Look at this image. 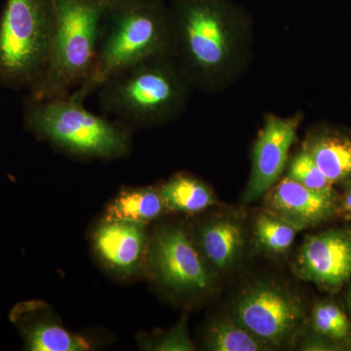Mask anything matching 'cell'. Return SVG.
Returning <instances> with one entry per match:
<instances>
[{"mask_svg": "<svg viewBox=\"0 0 351 351\" xmlns=\"http://www.w3.org/2000/svg\"><path fill=\"white\" fill-rule=\"evenodd\" d=\"M171 50L193 88L217 93L250 64L253 23L233 0H170Z\"/></svg>", "mask_w": 351, "mask_h": 351, "instance_id": "obj_1", "label": "cell"}, {"mask_svg": "<svg viewBox=\"0 0 351 351\" xmlns=\"http://www.w3.org/2000/svg\"><path fill=\"white\" fill-rule=\"evenodd\" d=\"M193 89L172 55L165 54L110 76L96 93L101 112L132 131L179 119Z\"/></svg>", "mask_w": 351, "mask_h": 351, "instance_id": "obj_2", "label": "cell"}, {"mask_svg": "<svg viewBox=\"0 0 351 351\" xmlns=\"http://www.w3.org/2000/svg\"><path fill=\"white\" fill-rule=\"evenodd\" d=\"M171 22L163 0H113L101 25L91 75L71 95L85 101L101 83L129 66L171 54Z\"/></svg>", "mask_w": 351, "mask_h": 351, "instance_id": "obj_3", "label": "cell"}, {"mask_svg": "<svg viewBox=\"0 0 351 351\" xmlns=\"http://www.w3.org/2000/svg\"><path fill=\"white\" fill-rule=\"evenodd\" d=\"M24 124L39 140L76 158L117 160L132 149L130 129L91 112L71 95L41 100L27 97Z\"/></svg>", "mask_w": 351, "mask_h": 351, "instance_id": "obj_4", "label": "cell"}, {"mask_svg": "<svg viewBox=\"0 0 351 351\" xmlns=\"http://www.w3.org/2000/svg\"><path fill=\"white\" fill-rule=\"evenodd\" d=\"M113 0H53L55 31L49 60L32 99L66 97L86 82L96 59L101 25Z\"/></svg>", "mask_w": 351, "mask_h": 351, "instance_id": "obj_5", "label": "cell"}, {"mask_svg": "<svg viewBox=\"0 0 351 351\" xmlns=\"http://www.w3.org/2000/svg\"><path fill=\"white\" fill-rule=\"evenodd\" d=\"M54 31L53 0H6L0 14V86L29 92L39 82Z\"/></svg>", "mask_w": 351, "mask_h": 351, "instance_id": "obj_6", "label": "cell"}, {"mask_svg": "<svg viewBox=\"0 0 351 351\" xmlns=\"http://www.w3.org/2000/svg\"><path fill=\"white\" fill-rule=\"evenodd\" d=\"M228 314L267 350H283L295 348L309 313L304 295L290 284L260 278L240 289Z\"/></svg>", "mask_w": 351, "mask_h": 351, "instance_id": "obj_7", "label": "cell"}, {"mask_svg": "<svg viewBox=\"0 0 351 351\" xmlns=\"http://www.w3.org/2000/svg\"><path fill=\"white\" fill-rule=\"evenodd\" d=\"M145 276L180 301H202L216 291L219 277L196 244L193 232L180 223L157 226L151 234Z\"/></svg>", "mask_w": 351, "mask_h": 351, "instance_id": "obj_8", "label": "cell"}, {"mask_svg": "<svg viewBox=\"0 0 351 351\" xmlns=\"http://www.w3.org/2000/svg\"><path fill=\"white\" fill-rule=\"evenodd\" d=\"M292 271L327 294L343 291L351 281V226L306 235L293 260Z\"/></svg>", "mask_w": 351, "mask_h": 351, "instance_id": "obj_9", "label": "cell"}, {"mask_svg": "<svg viewBox=\"0 0 351 351\" xmlns=\"http://www.w3.org/2000/svg\"><path fill=\"white\" fill-rule=\"evenodd\" d=\"M302 120L301 112L292 117L269 113L252 149L250 177L242 195L244 204L263 197L285 172L289 152L298 138Z\"/></svg>", "mask_w": 351, "mask_h": 351, "instance_id": "obj_10", "label": "cell"}, {"mask_svg": "<svg viewBox=\"0 0 351 351\" xmlns=\"http://www.w3.org/2000/svg\"><path fill=\"white\" fill-rule=\"evenodd\" d=\"M147 225L103 219L94 228L92 246L101 265L119 278L145 276L151 234Z\"/></svg>", "mask_w": 351, "mask_h": 351, "instance_id": "obj_11", "label": "cell"}, {"mask_svg": "<svg viewBox=\"0 0 351 351\" xmlns=\"http://www.w3.org/2000/svg\"><path fill=\"white\" fill-rule=\"evenodd\" d=\"M267 211L287 221L298 232L316 228L339 215V195L307 189L284 177L265 193Z\"/></svg>", "mask_w": 351, "mask_h": 351, "instance_id": "obj_12", "label": "cell"}, {"mask_svg": "<svg viewBox=\"0 0 351 351\" xmlns=\"http://www.w3.org/2000/svg\"><path fill=\"white\" fill-rule=\"evenodd\" d=\"M193 232L198 248L217 276L230 274L243 258L247 232L241 215H213L201 219Z\"/></svg>", "mask_w": 351, "mask_h": 351, "instance_id": "obj_13", "label": "cell"}, {"mask_svg": "<svg viewBox=\"0 0 351 351\" xmlns=\"http://www.w3.org/2000/svg\"><path fill=\"white\" fill-rule=\"evenodd\" d=\"M10 319L18 328L25 350L87 351L92 345L84 337L69 332L52 309L40 301L19 302L11 309Z\"/></svg>", "mask_w": 351, "mask_h": 351, "instance_id": "obj_14", "label": "cell"}, {"mask_svg": "<svg viewBox=\"0 0 351 351\" xmlns=\"http://www.w3.org/2000/svg\"><path fill=\"white\" fill-rule=\"evenodd\" d=\"M302 147L334 184L350 179L351 136L334 130L315 131L307 136Z\"/></svg>", "mask_w": 351, "mask_h": 351, "instance_id": "obj_15", "label": "cell"}, {"mask_svg": "<svg viewBox=\"0 0 351 351\" xmlns=\"http://www.w3.org/2000/svg\"><path fill=\"white\" fill-rule=\"evenodd\" d=\"M159 191L168 213L198 214L218 205L213 189L189 173L173 175Z\"/></svg>", "mask_w": 351, "mask_h": 351, "instance_id": "obj_16", "label": "cell"}, {"mask_svg": "<svg viewBox=\"0 0 351 351\" xmlns=\"http://www.w3.org/2000/svg\"><path fill=\"white\" fill-rule=\"evenodd\" d=\"M168 213L159 186L124 188L106 208V219H121L149 225Z\"/></svg>", "mask_w": 351, "mask_h": 351, "instance_id": "obj_17", "label": "cell"}, {"mask_svg": "<svg viewBox=\"0 0 351 351\" xmlns=\"http://www.w3.org/2000/svg\"><path fill=\"white\" fill-rule=\"evenodd\" d=\"M297 232L294 226L265 209L254 219L252 242L263 255L281 258L292 249Z\"/></svg>", "mask_w": 351, "mask_h": 351, "instance_id": "obj_18", "label": "cell"}, {"mask_svg": "<svg viewBox=\"0 0 351 351\" xmlns=\"http://www.w3.org/2000/svg\"><path fill=\"white\" fill-rule=\"evenodd\" d=\"M203 348L210 351H269L228 314L208 323L203 335Z\"/></svg>", "mask_w": 351, "mask_h": 351, "instance_id": "obj_19", "label": "cell"}, {"mask_svg": "<svg viewBox=\"0 0 351 351\" xmlns=\"http://www.w3.org/2000/svg\"><path fill=\"white\" fill-rule=\"evenodd\" d=\"M308 325L343 346L345 351H351V319L338 302L325 298L314 302Z\"/></svg>", "mask_w": 351, "mask_h": 351, "instance_id": "obj_20", "label": "cell"}, {"mask_svg": "<svg viewBox=\"0 0 351 351\" xmlns=\"http://www.w3.org/2000/svg\"><path fill=\"white\" fill-rule=\"evenodd\" d=\"M137 341L141 350L149 351H195L189 332V316L184 314L176 326L167 331L147 335L140 332Z\"/></svg>", "mask_w": 351, "mask_h": 351, "instance_id": "obj_21", "label": "cell"}, {"mask_svg": "<svg viewBox=\"0 0 351 351\" xmlns=\"http://www.w3.org/2000/svg\"><path fill=\"white\" fill-rule=\"evenodd\" d=\"M285 176L307 189L324 193H337L334 182L323 174L313 157L302 147L289 158Z\"/></svg>", "mask_w": 351, "mask_h": 351, "instance_id": "obj_22", "label": "cell"}, {"mask_svg": "<svg viewBox=\"0 0 351 351\" xmlns=\"http://www.w3.org/2000/svg\"><path fill=\"white\" fill-rule=\"evenodd\" d=\"M295 350L301 351H345L343 346H339L338 343L313 329L309 326L308 322L300 336L298 337Z\"/></svg>", "mask_w": 351, "mask_h": 351, "instance_id": "obj_23", "label": "cell"}, {"mask_svg": "<svg viewBox=\"0 0 351 351\" xmlns=\"http://www.w3.org/2000/svg\"><path fill=\"white\" fill-rule=\"evenodd\" d=\"M343 184V193L339 195V215L351 216V178Z\"/></svg>", "mask_w": 351, "mask_h": 351, "instance_id": "obj_24", "label": "cell"}, {"mask_svg": "<svg viewBox=\"0 0 351 351\" xmlns=\"http://www.w3.org/2000/svg\"><path fill=\"white\" fill-rule=\"evenodd\" d=\"M343 291H345V294L343 295H345L346 313H348L351 319V281L348 285H346Z\"/></svg>", "mask_w": 351, "mask_h": 351, "instance_id": "obj_25", "label": "cell"}]
</instances>
